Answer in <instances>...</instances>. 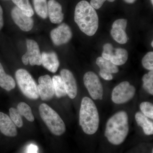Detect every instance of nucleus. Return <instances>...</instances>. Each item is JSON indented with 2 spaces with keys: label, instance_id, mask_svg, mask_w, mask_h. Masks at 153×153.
Here are the masks:
<instances>
[{
  "label": "nucleus",
  "instance_id": "obj_1",
  "mask_svg": "<svg viewBox=\"0 0 153 153\" xmlns=\"http://www.w3.org/2000/svg\"><path fill=\"white\" fill-rule=\"evenodd\" d=\"M74 21L80 30L87 36H93L98 28L99 19L95 9L86 1L77 4L74 11Z\"/></svg>",
  "mask_w": 153,
  "mask_h": 153
},
{
  "label": "nucleus",
  "instance_id": "obj_2",
  "mask_svg": "<svg viewBox=\"0 0 153 153\" xmlns=\"http://www.w3.org/2000/svg\"><path fill=\"white\" fill-rule=\"evenodd\" d=\"M128 131V115L122 111L115 114L108 120L105 136L111 143L119 145L124 141Z\"/></svg>",
  "mask_w": 153,
  "mask_h": 153
},
{
  "label": "nucleus",
  "instance_id": "obj_3",
  "mask_svg": "<svg viewBox=\"0 0 153 153\" xmlns=\"http://www.w3.org/2000/svg\"><path fill=\"white\" fill-rule=\"evenodd\" d=\"M100 123L99 115L97 108L93 100L85 97L82 99L79 113V124L85 133L95 134Z\"/></svg>",
  "mask_w": 153,
  "mask_h": 153
},
{
  "label": "nucleus",
  "instance_id": "obj_4",
  "mask_svg": "<svg viewBox=\"0 0 153 153\" xmlns=\"http://www.w3.org/2000/svg\"><path fill=\"white\" fill-rule=\"evenodd\" d=\"M39 113L50 131L56 136L63 134L66 131V126L59 115L46 103L39 108Z\"/></svg>",
  "mask_w": 153,
  "mask_h": 153
},
{
  "label": "nucleus",
  "instance_id": "obj_5",
  "mask_svg": "<svg viewBox=\"0 0 153 153\" xmlns=\"http://www.w3.org/2000/svg\"><path fill=\"white\" fill-rule=\"evenodd\" d=\"M16 78L18 86L25 96L30 99L39 98L38 85L28 71L23 68L18 69Z\"/></svg>",
  "mask_w": 153,
  "mask_h": 153
},
{
  "label": "nucleus",
  "instance_id": "obj_6",
  "mask_svg": "<svg viewBox=\"0 0 153 153\" xmlns=\"http://www.w3.org/2000/svg\"><path fill=\"white\" fill-rule=\"evenodd\" d=\"M135 91V88L133 85H131L128 81H123L114 88L111 100L116 104H123L133 98Z\"/></svg>",
  "mask_w": 153,
  "mask_h": 153
},
{
  "label": "nucleus",
  "instance_id": "obj_7",
  "mask_svg": "<svg viewBox=\"0 0 153 153\" xmlns=\"http://www.w3.org/2000/svg\"><path fill=\"white\" fill-rule=\"evenodd\" d=\"M84 85L91 98L94 100H102L103 89L98 76L92 71H88L83 76Z\"/></svg>",
  "mask_w": 153,
  "mask_h": 153
},
{
  "label": "nucleus",
  "instance_id": "obj_8",
  "mask_svg": "<svg viewBox=\"0 0 153 153\" xmlns=\"http://www.w3.org/2000/svg\"><path fill=\"white\" fill-rule=\"evenodd\" d=\"M27 52L23 55L22 61L25 65L30 62L31 66H41L42 64V57L38 44L36 41L27 39Z\"/></svg>",
  "mask_w": 153,
  "mask_h": 153
},
{
  "label": "nucleus",
  "instance_id": "obj_9",
  "mask_svg": "<svg viewBox=\"0 0 153 153\" xmlns=\"http://www.w3.org/2000/svg\"><path fill=\"white\" fill-rule=\"evenodd\" d=\"M50 36L53 44L59 46L68 43L72 38V33L68 25L62 23L51 31Z\"/></svg>",
  "mask_w": 153,
  "mask_h": 153
},
{
  "label": "nucleus",
  "instance_id": "obj_10",
  "mask_svg": "<svg viewBox=\"0 0 153 153\" xmlns=\"http://www.w3.org/2000/svg\"><path fill=\"white\" fill-rule=\"evenodd\" d=\"M38 93L41 99L47 101L53 98L55 95L52 79L48 74L40 76L38 79Z\"/></svg>",
  "mask_w": 153,
  "mask_h": 153
},
{
  "label": "nucleus",
  "instance_id": "obj_11",
  "mask_svg": "<svg viewBox=\"0 0 153 153\" xmlns=\"http://www.w3.org/2000/svg\"><path fill=\"white\" fill-rule=\"evenodd\" d=\"M11 16L14 22L22 31L28 32L33 29L34 21L32 17L25 15L18 7L12 9Z\"/></svg>",
  "mask_w": 153,
  "mask_h": 153
},
{
  "label": "nucleus",
  "instance_id": "obj_12",
  "mask_svg": "<svg viewBox=\"0 0 153 153\" xmlns=\"http://www.w3.org/2000/svg\"><path fill=\"white\" fill-rule=\"evenodd\" d=\"M127 25L126 19H120L116 20L111 30V35L115 41L119 44H126L128 41V36L125 32Z\"/></svg>",
  "mask_w": 153,
  "mask_h": 153
},
{
  "label": "nucleus",
  "instance_id": "obj_13",
  "mask_svg": "<svg viewBox=\"0 0 153 153\" xmlns=\"http://www.w3.org/2000/svg\"><path fill=\"white\" fill-rule=\"evenodd\" d=\"M60 76L63 79L67 95L71 99H74L77 94L76 79L72 72L67 69L60 71Z\"/></svg>",
  "mask_w": 153,
  "mask_h": 153
},
{
  "label": "nucleus",
  "instance_id": "obj_14",
  "mask_svg": "<svg viewBox=\"0 0 153 153\" xmlns=\"http://www.w3.org/2000/svg\"><path fill=\"white\" fill-rule=\"evenodd\" d=\"M48 4V16L53 24H60L63 20L62 6L55 0H49Z\"/></svg>",
  "mask_w": 153,
  "mask_h": 153
},
{
  "label": "nucleus",
  "instance_id": "obj_15",
  "mask_svg": "<svg viewBox=\"0 0 153 153\" xmlns=\"http://www.w3.org/2000/svg\"><path fill=\"white\" fill-rule=\"evenodd\" d=\"M0 131L6 136L14 137L18 134L16 127L10 117L0 112Z\"/></svg>",
  "mask_w": 153,
  "mask_h": 153
},
{
  "label": "nucleus",
  "instance_id": "obj_16",
  "mask_svg": "<svg viewBox=\"0 0 153 153\" xmlns=\"http://www.w3.org/2000/svg\"><path fill=\"white\" fill-rule=\"evenodd\" d=\"M41 57L42 64L44 68L52 73L57 71L60 66V62L55 52H43Z\"/></svg>",
  "mask_w": 153,
  "mask_h": 153
},
{
  "label": "nucleus",
  "instance_id": "obj_17",
  "mask_svg": "<svg viewBox=\"0 0 153 153\" xmlns=\"http://www.w3.org/2000/svg\"><path fill=\"white\" fill-rule=\"evenodd\" d=\"M137 124L141 127L145 134L151 135L153 134V123L141 112H137L135 115Z\"/></svg>",
  "mask_w": 153,
  "mask_h": 153
},
{
  "label": "nucleus",
  "instance_id": "obj_18",
  "mask_svg": "<svg viewBox=\"0 0 153 153\" xmlns=\"http://www.w3.org/2000/svg\"><path fill=\"white\" fill-rule=\"evenodd\" d=\"M16 83L13 78L5 72L0 63V86L7 91H10L16 87Z\"/></svg>",
  "mask_w": 153,
  "mask_h": 153
},
{
  "label": "nucleus",
  "instance_id": "obj_19",
  "mask_svg": "<svg viewBox=\"0 0 153 153\" xmlns=\"http://www.w3.org/2000/svg\"><path fill=\"white\" fill-rule=\"evenodd\" d=\"M128 58V53L125 49L117 48L114 49L110 61L117 66L123 65Z\"/></svg>",
  "mask_w": 153,
  "mask_h": 153
},
{
  "label": "nucleus",
  "instance_id": "obj_20",
  "mask_svg": "<svg viewBox=\"0 0 153 153\" xmlns=\"http://www.w3.org/2000/svg\"><path fill=\"white\" fill-rule=\"evenodd\" d=\"M96 63L101 71L109 72L111 74L118 72L117 66L115 65L110 60H106L102 57H100L97 59Z\"/></svg>",
  "mask_w": 153,
  "mask_h": 153
},
{
  "label": "nucleus",
  "instance_id": "obj_21",
  "mask_svg": "<svg viewBox=\"0 0 153 153\" xmlns=\"http://www.w3.org/2000/svg\"><path fill=\"white\" fill-rule=\"evenodd\" d=\"M55 94L58 98L66 96L67 95L63 79L60 76L55 75L52 78Z\"/></svg>",
  "mask_w": 153,
  "mask_h": 153
},
{
  "label": "nucleus",
  "instance_id": "obj_22",
  "mask_svg": "<svg viewBox=\"0 0 153 153\" xmlns=\"http://www.w3.org/2000/svg\"><path fill=\"white\" fill-rule=\"evenodd\" d=\"M34 8L38 16L43 19L48 17V4L47 0H33Z\"/></svg>",
  "mask_w": 153,
  "mask_h": 153
},
{
  "label": "nucleus",
  "instance_id": "obj_23",
  "mask_svg": "<svg viewBox=\"0 0 153 153\" xmlns=\"http://www.w3.org/2000/svg\"><path fill=\"white\" fill-rule=\"evenodd\" d=\"M22 12L29 17H32L34 14L29 0H12Z\"/></svg>",
  "mask_w": 153,
  "mask_h": 153
},
{
  "label": "nucleus",
  "instance_id": "obj_24",
  "mask_svg": "<svg viewBox=\"0 0 153 153\" xmlns=\"http://www.w3.org/2000/svg\"><path fill=\"white\" fill-rule=\"evenodd\" d=\"M17 109L21 116L25 117L27 120L30 122H33L35 120L32 109L27 103L24 102H20L17 106Z\"/></svg>",
  "mask_w": 153,
  "mask_h": 153
},
{
  "label": "nucleus",
  "instance_id": "obj_25",
  "mask_svg": "<svg viewBox=\"0 0 153 153\" xmlns=\"http://www.w3.org/2000/svg\"><path fill=\"white\" fill-rule=\"evenodd\" d=\"M143 87L148 93L153 94V71H150L143 76Z\"/></svg>",
  "mask_w": 153,
  "mask_h": 153
},
{
  "label": "nucleus",
  "instance_id": "obj_26",
  "mask_svg": "<svg viewBox=\"0 0 153 153\" xmlns=\"http://www.w3.org/2000/svg\"><path fill=\"white\" fill-rule=\"evenodd\" d=\"M10 117L15 124V125L19 128L23 126V122L22 116L19 113L17 109L14 108H11L9 110Z\"/></svg>",
  "mask_w": 153,
  "mask_h": 153
},
{
  "label": "nucleus",
  "instance_id": "obj_27",
  "mask_svg": "<svg viewBox=\"0 0 153 153\" xmlns=\"http://www.w3.org/2000/svg\"><path fill=\"white\" fill-rule=\"evenodd\" d=\"M140 109L141 112L146 117L153 119V105L149 102H143L140 105Z\"/></svg>",
  "mask_w": 153,
  "mask_h": 153
},
{
  "label": "nucleus",
  "instance_id": "obj_28",
  "mask_svg": "<svg viewBox=\"0 0 153 153\" xmlns=\"http://www.w3.org/2000/svg\"><path fill=\"white\" fill-rule=\"evenodd\" d=\"M143 66L146 69L149 71L153 70V52H150L147 53L143 58Z\"/></svg>",
  "mask_w": 153,
  "mask_h": 153
},
{
  "label": "nucleus",
  "instance_id": "obj_29",
  "mask_svg": "<svg viewBox=\"0 0 153 153\" xmlns=\"http://www.w3.org/2000/svg\"><path fill=\"white\" fill-rule=\"evenodd\" d=\"M103 51L102 53V58L107 60H110L114 52L113 47L111 44H106L103 46Z\"/></svg>",
  "mask_w": 153,
  "mask_h": 153
},
{
  "label": "nucleus",
  "instance_id": "obj_30",
  "mask_svg": "<svg viewBox=\"0 0 153 153\" xmlns=\"http://www.w3.org/2000/svg\"><path fill=\"white\" fill-rule=\"evenodd\" d=\"M106 1H108L110 2L114 1L115 0H91L90 4L94 9L98 10L103 5V3Z\"/></svg>",
  "mask_w": 153,
  "mask_h": 153
},
{
  "label": "nucleus",
  "instance_id": "obj_31",
  "mask_svg": "<svg viewBox=\"0 0 153 153\" xmlns=\"http://www.w3.org/2000/svg\"><path fill=\"white\" fill-rule=\"evenodd\" d=\"M99 74L102 78L106 80L110 81V80H112L113 78V76L112 74H111L109 72H106V71L100 70L99 72Z\"/></svg>",
  "mask_w": 153,
  "mask_h": 153
},
{
  "label": "nucleus",
  "instance_id": "obj_32",
  "mask_svg": "<svg viewBox=\"0 0 153 153\" xmlns=\"http://www.w3.org/2000/svg\"><path fill=\"white\" fill-rule=\"evenodd\" d=\"M38 149L36 145L30 144L28 147L27 153H38Z\"/></svg>",
  "mask_w": 153,
  "mask_h": 153
},
{
  "label": "nucleus",
  "instance_id": "obj_33",
  "mask_svg": "<svg viewBox=\"0 0 153 153\" xmlns=\"http://www.w3.org/2000/svg\"><path fill=\"white\" fill-rule=\"evenodd\" d=\"M3 12L2 8L0 5V30H1L4 26V20L3 17Z\"/></svg>",
  "mask_w": 153,
  "mask_h": 153
},
{
  "label": "nucleus",
  "instance_id": "obj_34",
  "mask_svg": "<svg viewBox=\"0 0 153 153\" xmlns=\"http://www.w3.org/2000/svg\"><path fill=\"white\" fill-rule=\"evenodd\" d=\"M126 3H128V4H133L136 1V0H124Z\"/></svg>",
  "mask_w": 153,
  "mask_h": 153
},
{
  "label": "nucleus",
  "instance_id": "obj_35",
  "mask_svg": "<svg viewBox=\"0 0 153 153\" xmlns=\"http://www.w3.org/2000/svg\"><path fill=\"white\" fill-rule=\"evenodd\" d=\"M151 45H152V47H153V41H152Z\"/></svg>",
  "mask_w": 153,
  "mask_h": 153
},
{
  "label": "nucleus",
  "instance_id": "obj_36",
  "mask_svg": "<svg viewBox=\"0 0 153 153\" xmlns=\"http://www.w3.org/2000/svg\"><path fill=\"white\" fill-rule=\"evenodd\" d=\"M151 3H152V4H153V0H151Z\"/></svg>",
  "mask_w": 153,
  "mask_h": 153
}]
</instances>
